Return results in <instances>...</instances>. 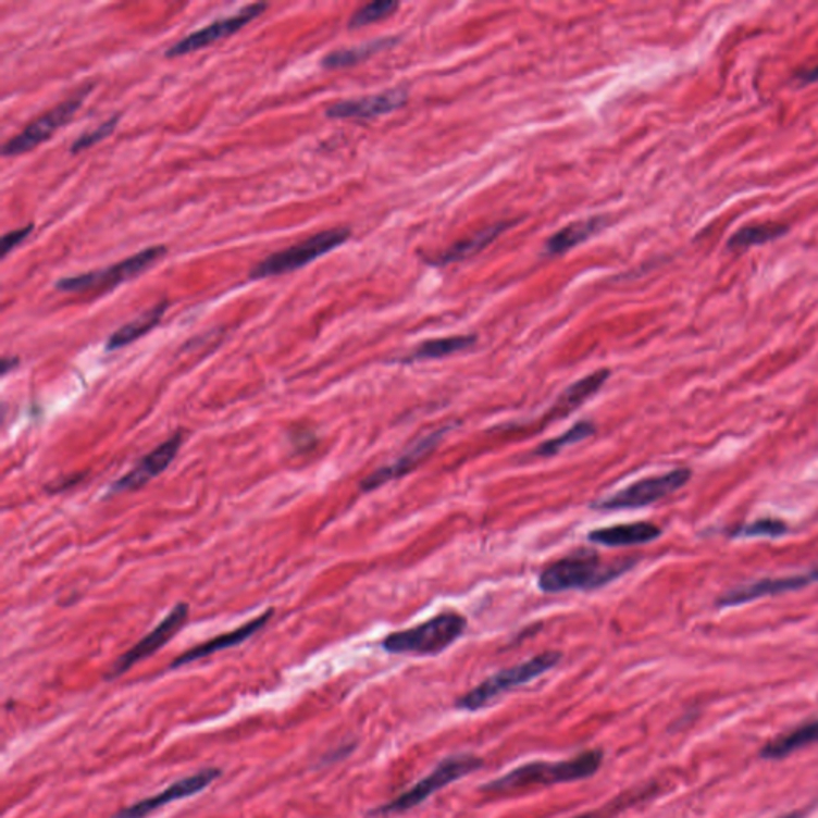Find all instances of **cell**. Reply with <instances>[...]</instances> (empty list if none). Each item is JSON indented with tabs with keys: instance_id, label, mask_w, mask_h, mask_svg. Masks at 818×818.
Returning <instances> with one entry per match:
<instances>
[{
	"instance_id": "obj_23",
	"label": "cell",
	"mask_w": 818,
	"mask_h": 818,
	"mask_svg": "<svg viewBox=\"0 0 818 818\" xmlns=\"http://www.w3.org/2000/svg\"><path fill=\"white\" fill-rule=\"evenodd\" d=\"M397 40V37H383V39L371 40V42L361 44V46L350 47V49L334 50L323 58L322 66L326 70L356 66L361 61L380 53L381 50L394 46Z\"/></svg>"
},
{
	"instance_id": "obj_21",
	"label": "cell",
	"mask_w": 818,
	"mask_h": 818,
	"mask_svg": "<svg viewBox=\"0 0 818 818\" xmlns=\"http://www.w3.org/2000/svg\"><path fill=\"white\" fill-rule=\"evenodd\" d=\"M511 224L513 223L494 224V226L486 227V230L476 232V234L463 238V240L449 247L448 250L443 251L442 255L436 256L434 264H453V262H460L463 261V259L472 258L473 255L480 253V251L489 247V245L493 244L504 231L509 230Z\"/></svg>"
},
{
	"instance_id": "obj_28",
	"label": "cell",
	"mask_w": 818,
	"mask_h": 818,
	"mask_svg": "<svg viewBox=\"0 0 818 818\" xmlns=\"http://www.w3.org/2000/svg\"><path fill=\"white\" fill-rule=\"evenodd\" d=\"M398 7H400V3L395 2V0H376V2L367 3L350 16L349 29H360V27L371 25V23L388 18L397 12Z\"/></svg>"
},
{
	"instance_id": "obj_29",
	"label": "cell",
	"mask_w": 818,
	"mask_h": 818,
	"mask_svg": "<svg viewBox=\"0 0 818 818\" xmlns=\"http://www.w3.org/2000/svg\"><path fill=\"white\" fill-rule=\"evenodd\" d=\"M789 533V526L782 520L765 518V520L753 521V523L743 524L738 530L732 531L734 537H780Z\"/></svg>"
},
{
	"instance_id": "obj_20",
	"label": "cell",
	"mask_w": 818,
	"mask_h": 818,
	"mask_svg": "<svg viewBox=\"0 0 818 818\" xmlns=\"http://www.w3.org/2000/svg\"><path fill=\"white\" fill-rule=\"evenodd\" d=\"M605 218H590L585 221H575L569 226L562 227L560 232L551 235L545 244V255L558 256L572 250L578 245L584 244L590 237L606 226Z\"/></svg>"
},
{
	"instance_id": "obj_3",
	"label": "cell",
	"mask_w": 818,
	"mask_h": 818,
	"mask_svg": "<svg viewBox=\"0 0 818 818\" xmlns=\"http://www.w3.org/2000/svg\"><path fill=\"white\" fill-rule=\"evenodd\" d=\"M466 625L467 620L458 612L438 614L421 625L392 633L383 641V647L391 654L435 656L458 641Z\"/></svg>"
},
{
	"instance_id": "obj_6",
	"label": "cell",
	"mask_w": 818,
	"mask_h": 818,
	"mask_svg": "<svg viewBox=\"0 0 818 818\" xmlns=\"http://www.w3.org/2000/svg\"><path fill=\"white\" fill-rule=\"evenodd\" d=\"M482 765V759L472 755H458L446 758L427 777H424L421 782L416 783L407 792L395 797L391 803L385 804L377 813H407L412 807H418L419 804L424 803L427 797H431L438 790L446 789V786L451 785L456 780L462 779L463 776L475 772Z\"/></svg>"
},
{
	"instance_id": "obj_35",
	"label": "cell",
	"mask_w": 818,
	"mask_h": 818,
	"mask_svg": "<svg viewBox=\"0 0 818 818\" xmlns=\"http://www.w3.org/2000/svg\"><path fill=\"white\" fill-rule=\"evenodd\" d=\"M574 818H596V817L593 816V814H585V816H579V817H574Z\"/></svg>"
},
{
	"instance_id": "obj_14",
	"label": "cell",
	"mask_w": 818,
	"mask_h": 818,
	"mask_svg": "<svg viewBox=\"0 0 818 818\" xmlns=\"http://www.w3.org/2000/svg\"><path fill=\"white\" fill-rule=\"evenodd\" d=\"M408 101V91L401 88L384 91V94L368 95L356 100L339 101L326 109L330 119H373L391 114L404 108Z\"/></svg>"
},
{
	"instance_id": "obj_17",
	"label": "cell",
	"mask_w": 818,
	"mask_h": 818,
	"mask_svg": "<svg viewBox=\"0 0 818 818\" xmlns=\"http://www.w3.org/2000/svg\"><path fill=\"white\" fill-rule=\"evenodd\" d=\"M818 581V568L816 571L807 574L789 575V578L765 579V581L755 582V584L739 587L724 595L719 602L721 606H738L743 603L755 602V599L765 598V596L777 595V593L792 592L806 585L814 584Z\"/></svg>"
},
{
	"instance_id": "obj_5",
	"label": "cell",
	"mask_w": 818,
	"mask_h": 818,
	"mask_svg": "<svg viewBox=\"0 0 818 818\" xmlns=\"http://www.w3.org/2000/svg\"><path fill=\"white\" fill-rule=\"evenodd\" d=\"M350 235H352V232L347 227L319 232L301 244L277 251V253L271 255L264 261L256 264L251 269L250 278L251 281H262V278L277 277V275L299 271L315 259L322 258L323 255L330 253V251L346 244Z\"/></svg>"
},
{
	"instance_id": "obj_10",
	"label": "cell",
	"mask_w": 818,
	"mask_h": 818,
	"mask_svg": "<svg viewBox=\"0 0 818 818\" xmlns=\"http://www.w3.org/2000/svg\"><path fill=\"white\" fill-rule=\"evenodd\" d=\"M265 9H268V3L265 2L251 3V5L245 7L240 12L235 13L234 16L216 20L211 25L205 26L202 29L196 30V33L189 34V36L173 44L165 51V57H184V54L194 53V51L203 49V47L211 46V44L218 42V40L234 36L235 33L244 29L248 23L261 16V13H264Z\"/></svg>"
},
{
	"instance_id": "obj_13",
	"label": "cell",
	"mask_w": 818,
	"mask_h": 818,
	"mask_svg": "<svg viewBox=\"0 0 818 818\" xmlns=\"http://www.w3.org/2000/svg\"><path fill=\"white\" fill-rule=\"evenodd\" d=\"M220 776L221 772L218 769H205L202 772L196 773V776L186 777V779L173 783V785L163 790L162 793L156 794V796L138 801V803L133 804L127 809L115 814L114 818H146L149 814L159 810L160 807L166 806V804L186 800V797L193 796V794L202 792L203 789L210 786Z\"/></svg>"
},
{
	"instance_id": "obj_2",
	"label": "cell",
	"mask_w": 818,
	"mask_h": 818,
	"mask_svg": "<svg viewBox=\"0 0 818 818\" xmlns=\"http://www.w3.org/2000/svg\"><path fill=\"white\" fill-rule=\"evenodd\" d=\"M633 561H603L593 551L571 555L548 566L538 575V588L545 593L593 590L609 584L632 568Z\"/></svg>"
},
{
	"instance_id": "obj_7",
	"label": "cell",
	"mask_w": 818,
	"mask_h": 818,
	"mask_svg": "<svg viewBox=\"0 0 818 818\" xmlns=\"http://www.w3.org/2000/svg\"><path fill=\"white\" fill-rule=\"evenodd\" d=\"M166 247L157 245V247L146 248L139 253L133 255L132 258L124 259L117 264L109 265L104 271L87 272V274L73 275V277L60 278L57 282V289L64 293H82L87 289H106L115 288L121 283L136 277L148 271L152 264L166 255Z\"/></svg>"
},
{
	"instance_id": "obj_15",
	"label": "cell",
	"mask_w": 818,
	"mask_h": 818,
	"mask_svg": "<svg viewBox=\"0 0 818 818\" xmlns=\"http://www.w3.org/2000/svg\"><path fill=\"white\" fill-rule=\"evenodd\" d=\"M443 435H445V431H438L435 432V434H431L425 436V438L416 442V445H412L411 448H409L404 456H400V458L395 460L394 463L385 466L383 469L376 470V472L367 476V479L363 480V483H361V491L370 493V491L377 489V487L385 485V483L394 482V480L407 475V473L414 470L422 460L427 458V456H431V453L434 451L436 446L439 445V442H442Z\"/></svg>"
},
{
	"instance_id": "obj_19",
	"label": "cell",
	"mask_w": 818,
	"mask_h": 818,
	"mask_svg": "<svg viewBox=\"0 0 818 818\" xmlns=\"http://www.w3.org/2000/svg\"><path fill=\"white\" fill-rule=\"evenodd\" d=\"M609 376H611V371L598 370L585 376L584 380L575 381L574 384L569 385L562 392L555 407L548 412V416L554 419L566 418L569 412L574 411V409L584 405V401H587L592 395H595L603 387V384L609 380Z\"/></svg>"
},
{
	"instance_id": "obj_1",
	"label": "cell",
	"mask_w": 818,
	"mask_h": 818,
	"mask_svg": "<svg viewBox=\"0 0 818 818\" xmlns=\"http://www.w3.org/2000/svg\"><path fill=\"white\" fill-rule=\"evenodd\" d=\"M603 763L599 749H590L572 759L557 763H530L510 770L506 776L487 783L485 790L491 793H510L517 790L536 789V786L560 785L588 779Z\"/></svg>"
},
{
	"instance_id": "obj_25",
	"label": "cell",
	"mask_w": 818,
	"mask_h": 818,
	"mask_svg": "<svg viewBox=\"0 0 818 818\" xmlns=\"http://www.w3.org/2000/svg\"><path fill=\"white\" fill-rule=\"evenodd\" d=\"M818 742V719L816 721L807 722V724L801 726V728L794 729L789 734L782 735V738L776 739L765 746L761 755L769 759L785 758L790 753L797 752V749L804 748V746L813 745Z\"/></svg>"
},
{
	"instance_id": "obj_4",
	"label": "cell",
	"mask_w": 818,
	"mask_h": 818,
	"mask_svg": "<svg viewBox=\"0 0 818 818\" xmlns=\"http://www.w3.org/2000/svg\"><path fill=\"white\" fill-rule=\"evenodd\" d=\"M560 660V653L548 650V653L538 654V656L526 660V662L506 668V670L493 674V677L480 683L479 686L473 687L472 691L462 695L456 702V707L467 711L482 710V708H485L486 705H489L491 702L496 701L497 697L506 694V692L531 683V681L536 680L541 674L547 673Z\"/></svg>"
},
{
	"instance_id": "obj_24",
	"label": "cell",
	"mask_w": 818,
	"mask_h": 818,
	"mask_svg": "<svg viewBox=\"0 0 818 818\" xmlns=\"http://www.w3.org/2000/svg\"><path fill=\"white\" fill-rule=\"evenodd\" d=\"M476 336H448L439 337V339L425 340V343L419 344L414 350L405 361H424L436 360V358H445L455 356V354L462 352V350L470 349L475 346Z\"/></svg>"
},
{
	"instance_id": "obj_11",
	"label": "cell",
	"mask_w": 818,
	"mask_h": 818,
	"mask_svg": "<svg viewBox=\"0 0 818 818\" xmlns=\"http://www.w3.org/2000/svg\"><path fill=\"white\" fill-rule=\"evenodd\" d=\"M187 616H189V605L187 603H178L172 612L152 630L141 641L135 644L132 649H128L124 656L119 657L117 662L112 665L111 670L108 673V680H114V678L121 677V674L127 673L133 665L141 662V660L148 659L149 656L156 654L160 647L165 646L176 633L179 632L181 627L186 623Z\"/></svg>"
},
{
	"instance_id": "obj_16",
	"label": "cell",
	"mask_w": 818,
	"mask_h": 818,
	"mask_svg": "<svg viewBox=\"0 0 818 818\" xmlns=\"http://www.w3.org/2000/svg\"><path fill=\"white\" fill-rule=\"evenodd\" d=\"M274 616V609H269L245 625L238 627V629L232 630V632L224 633V635L216 636V639L207 641V643L199 644V646L193 647V649L184 653L183 656L176 657L173 660L172 668L183 667L196 660L203 659V657L211 656V654L220 653V650L230 649V647L238 646L244 641L250 640L256 633L261 632L269 620Z\"/></svg>"
},
{
	"instance_id": "obj_9",
	"label": "cell",
	"mask_w": 818,
	"mask_h": 818,
	"mask_svg": "<svg viewBox=\"0 0 818 818\" xmlns=\"http://www.w3.org/2000/svg\"><path fill=\"white\" fill-rule=\"evenodd\" d=\"M87 94L88 88H85L82 94L70 98V100L60 102V104L54 106L51 111L46 112V114L40 115L36 121L30 122L23 132H20L18 135L13 136L10 141L5 142V146L2 148L3 156H22V153L33 151L34 148L46 142L57 129L64 127V125H67L73 121L74 115H76V112L80 109L82 101H84V97Z\"/></svg>"
},
{
	"instance_id": "obj_8",
	"label": "cell",
	"mask_w": 818,
	"mask_h": 818,
	"mask_svg": "<svg viewBox=\"0 0 818 818\" xmlns=\"http://www.w3.org/2000/svg\"><path fill=\"white\" fill-rule=\"evenodd\" d=\"M690 480V470H671V472L664 473V475L640 480V482L627 486L625 489H620L619 493L612 494L611 497H606V499L593 504V507L602 510L641 509V507L659 503L664 497L677 493L678 489L686 486Z\"/></svg>"
},
{
	"instance_id": "obj_22",
	"label": "cell",
	"mask_w": 818,
	"mask_h": 818,
	"mask_svg": "<svg viewBox=\"0 0 818 818\" xmlns=\"http://www.w3.org/2000/svg\"><path fill=\"white\" fill-rule=\"evenodd\" d=\"M166 309H169V302H160V305L153 306L152 309H149L148 312L139 315L138 319L122 326L117 332L112 333L111 336H109L108 343H106V350H108V352H114V350L122 349V347L135 343L136 339H139V337L151 332L153 326L159 325Z\"/></svg>"
},
{
	"instance_id": "obj_33",
	"label": "cell",
	"mask_w": 818,
	"mask_h": 818,
	"mask_svg": "<svg viewBox=\"0 0 818 818\" xmlns=\"http://www.w3.org/2000/svg\"><path fill=\"white\" fill-rule=\"evenodd\" d=\"M18 363V360L16 358H3L2 360V374L9 373V370H12L15 364Z\"/></svg>"
},
{
	"instance_id": "obj_18",
	"label": "cell",
	"mask_w": 818,
	"mask_h": 818,
	"mask_svg": "<svg viewBox=\"0 0 818 818\" xmlns=\"http://www.w3.org/2000/svg\"><path fill=\"white\" fill-rule=\"evenodd\" d=\"M662 531L656 524L647 521L639 523L616 524V526L602 528L588 534V541L593 544L606 545V547H630V545L649 544L660 537Z\"/></svg>"
},
{
	"instance_id": "obj_34",
	"label": "cell",
	"mask_w": 818,
	"mask_h": 818,
	"mask_svg": "<svg viewBox=\"0 0 818 818\" xmlns=\"http://www.w3.org/2000/svg\"><path fill=\"white\" fill-rule=\"evenodd\" d=\"M777 818H801V814H789V816H782Z\"/></svg>"
},
{
	"instance_id": "obj_30",
	"label": "cell",
	"mask_w": 818,
	"mask_h": 818,
	"mask_svg": "<svg viewBox=\"0 0 818 818\" xmlns=\"http://www.w3.org/2000/svg\"><path fill=\"white\" fill-rule=\"evenodd\" d=\"M119 121H121V115L115 114L114 117L106 121L100 127L82 135L80 138H77L76 141H74V145L71 146V153L85 151V149L91 148V146L98 145L102 139L108 138L109 135H112L115 127H117Z\"/></svg>"
},
{
	"instance_id": "obj_26",
	"label": "cell",
	"mask_w": 818,
	"mask_h": 818,
	"mask_svg": "<svg viewBox=\"0 0 818 818\" xmlns=\"http://www.w3.org/2000/svg\"><path fill=\"white\" fill-rule=\"evenodd\" d=\"M789 234V226L779 223L756 224V226L742 227L729 238L728 245L732 250H746V248L759 247L769 244Z\"/></svg>"
},
{
	"instance_id": "obj_12",
	"label": "cell",
	"mask_w": 818,
	"mask_h": 818,
	"mask_svg": "<svg viewBox=\"0 0 818 818\" xmlns=\"http://www.w3.org/2000/svg\"><path fill=\"white\" fill-rule=\"evenodd\" d=\"M183 442L184 432H176L175 435L170 436L166 442L157 446L153 451L139 460L128 473H125V475L121 476L114 485L109 487V496L129 493V491H136L139 489V487L148 485L151 480L169 469L170 463H172L173 460H175L176 455H178Z\"/></svg>"
},
{
	"instance_id": "obj_31",
	"label": "cell",
	"mask_w": 818,
	"mask_h": 818,
	"mask_svg": "<svg viewBox=\"0 0 818 818\" xmlns=\"http://www.w3.org/2000/svg\"><path fill=\"white\" fill-rule=\"evenodd\" d=\"M30 232H33V226H25L22 227V230H16L9 232V234L3 235L2 238V256L3 258H7L10 253H12L15 248H18L20 245L23 244V241L26 240L27 237H29Z\"/></svg>"
},
{
	"instance_id": "obj_27",
	"label": "cell",
	"mask_w": 818,
	"mask_h": 818,
	"mask_svg": "<svg viewBox=\"0 0 818 818\" xmlns=\"http://www.w3.org/2000/svg\"><path fill=\"white\" fill-rule=\"evenodd\" d=\"M595 434V425L588 421H581L578 424L572 425L568 432L558 436V438L548 439V442L542 443L537 446L534 456L537 458H550V456L557 455L566 446L574 445V443L582 442V439L588 438Z\"/></svg>"
},
{
	"instance_id": "obj_32",
	"label": "cell",
	"mask_w": 818,
	"mask_h": 818,
	"mask_svg": "<svg viewBox=\"0 0 818 818\" xmlns=\"http://www.w3.org/2000/svg\"><path fill=\"white\" fill-rule=\"evenodd\" d=\"M794 78L804 85L816 84L818 82V64L817 66L809 67V70L800 71V73L794 74Z\"/></svg>"
}]
</instances>
